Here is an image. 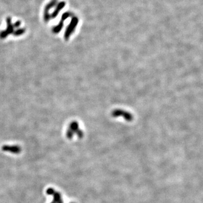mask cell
I'll list each match as a JSON object with an SVG mask.
<instances>
[{
	"label": "cell",
	"mask_w": 203,
	"mask_h": 203,
	"mask_svg": "<svg viewBox=\"0 0 203 203\" xmlns=\"http://www.w3.org/2000/svg\"><path fill=\"white\" fill-rule=\"evenodd\" d=\"M2 150L5 152H9L14 154H18L21 151V147L19 146L5 145L2 147Z\"/></svg>",
	"instance_id": "obj_1"
},
{
	"label": "cell",
	"mask_w": 203,
	"mask_h": 203,
	"mask_svg": "<svg viewBox=\"0 0 203 203\" xmlns=\"http://www.w3.org/2000/svg\"><path fill=\"white\" fill-rule=\"evenodd\" d=\"M24 32V29H20L19 31H17L15 33V35L16 36H19L21 34H23Z\"/></svg>",
	"instance_id": "obj_2"
}]
</instances>
